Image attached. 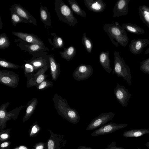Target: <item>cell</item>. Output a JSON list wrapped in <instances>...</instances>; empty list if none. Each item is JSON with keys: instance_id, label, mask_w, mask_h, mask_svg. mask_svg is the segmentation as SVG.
I'll list each match as a JSON object with an SVG mask.
<instances>
[{"instance_id": "d4e9b609", "label": "cell", "mask_w": 149, "mask_h": 149, "mask_svg": "<svg viewBox=\"0 0 149 149\" xmlns=\"http://www.w3.org/2000/svg\"><path fill=\"white\" fill-rule=\"evenodd\" d=\"M122 26L123 29L130 33L138 35L145 33L144 30L142 28L136 24L131 23H123Z\"/></svg>"}, {"instance_id": "52a82bcc", "label": "cell", "mask_w": 149, "mask_h": 149, "mask_svg": "<svg viewBox=\"0 0 149 149\" xmlns=\"http://www.w3.org/2000/svg\"><path fill=\"white\" fill-rule=\"evenodd\" d=\"M18 75L14 72L6 70H0V83L8 87L15 88L19 84Z\"/></svg>"}, {"instance_id": "cb8c5ba5", "label": "cell", "mask_w": 149, "mask_h": 149, "mask_svg": "<svg viewBox=\"0 0 149 149\" xmlns=\"http://www.w3.org/2000/svg\"><path fill=\"white\" fill-rule=\"evenodd\" d=\"M146 134H149V130L146 128L129 130L123 132V136L125 138L137 137Z\"/></svg>"}, {"instance_id": "2e32d148", "label": "cell", "mask_w": 149, "mask_h": 149, "mask_svg": "<svg viewBox=\"0 0 149 149\" xmlns=\"http://www.w3.org/2000/svg\"><path fill=\"white\" fill-rule=\"evenodd\" d=\"M149 44V40L147 39L139 38L132 40L129 45V49L134 55L141 53L144 48Z\"/></svg>"}, {"instance_id": "f6af8a7d", "label": "cell", "mask_w": 149, "mask_h": 149, "mask_svg": "<svg viewBox=\"0 0 149 149\" xmlns=\"http://www.w3.org/2000/svg\"><path fill=\"white\" fill-rule=\"evenodd\" d=\"M146 54H149V47L146 50L145 52Z\"/></svg>"}, {"instance_id": "277c9868", "label": "cell", "mask_w": 149, "mask_h": 149, "mask_svg": "<svg viewBox=\"0 0 149 149\" xmlns=\"http://www.w3.org/2000/svg\"><path fill=\"white\" fill-rule=\"evenodd\" d=\"M113 54L114 67L112 73L115 74L118 77H122L130 86L132 76L130 68L120 56L119 52L114 51Z\"/></svg>"}, {"instance_id": "ee69618b", "label": "cell", "mask_w": 149, "mask_h": 149, "mask_svg": "<svg viewBox=\"0 0 149 149\" xmlns=\"http://www.w3.org/2000/svg\"><path fill=\"white\" fill-rule=\"evenodd\" d=\"M0 29H2L3 27V23L1 21V17H0Z\"/></svg>"}, {"instance_id": "bcb514c9", "label": "cell", "mask_w": 149, "mask_h": 149, "mask_svg": "<svg viewBox=\"0 0 149 149\" xmlns=\"http://www.w3.org/2000/svg\"><path fill=\"white\" fill-rule=\"evenodd\" d=\"M146 147L149 149V142H147L145 144Z\"/></svg>"}, {"instance_id": "7402d4cb", "label": "cell", "mask_w": 149, "mask_h": 149, "mask_svg": "<svg viewBox=\"0 0 149 149\" xmlns=\"http://www.w3.org/2000/svg\"><path fill=\"white\" fill-rule=\"evenodd\" d=\"M99 62L104 70L109 73H110L112 69L111 66V61L109 59V51H102L99 56Z\"/></svg>"}, {"instance_id": "5bb4252c", "label": "cell", "mask_w": 149, "mask_h": 149, "mask_svg": "<svg viewBox=\"0 0 149 149\" xmlns=\"http://www.w3.org/2000/svg\"><path fill=\"white\" fill-rule=\"evenodd\" d=\"M14 42L17 43V45L22 50L25 52H28L30 54L38 52L41 51H48L47 47L37 44H31L19 39H15Z\"/></svg>"}, {"instance_id": "d6a6232c", "label": "cell", "mask_w": 149, "mask_h": 149, "mask_svg": "<svg viewBox=\"0 0 149 149\" xmlns=\"http://www.w3.org/2000/svg\"><path fill=\"white\" fill-rule=\"evenodd\" d=\"M10 41L6 34L3 33L0 35V49H4L8 48L10 45Z\"/></svg>"}, {"instance_id": "4dcf8cb0", "label": "cell", "mask_w": 149, "mask_h": 149, "mask_svg": "<svg viewBox=\"0 0 149 149\" xmlns=\"http://www.w3.org/2000/svg\"><path fill=\"white\" fill-rule=\"evenodd\" d=\"M50 39H49V41L54 47V48H62L64 47V44L62 38L56 35L54 36L52 42Z\"/></svg>"}, {"instance_id": "484cf974", "label": "cell", "mask_w": 149, "mask_h": 149, "mask_svg": "<svg viewBox=\"0 0 149 149\" xmlns=\"http://www.w3.org/2000/svg\"><path fill=\"white\" fill-rule=\"evenodd\" d=\"M63 51L59 52L61 56L67 61L72 60L76 54V48L73 45L70 46L67 48L63 47Z\"/></svg>"}, {"instance_id": "f546056e", "label": "cell", "mask_w": 149, "mask_h": 149, "mask_svg": "<svg viewBox=\"0 0 149 149\" xmlns=\"http://www.w3.org/2000/svg\"><path fill=\"white\" fill-rule=\"evenodd\" d=\"M86 34L85 32L83 33L81 42L86 51L88 53L91 54L93 48V42L91 39L86 37Z\"/></svg>"}, {"instance_id": "1f68e13d", "label": "cell", "mask_w": 149, "mask_h": 149, "mask_svg": "<svg viewBox=\"0 0 149 149\" xmlns=\"http://www.w3.org/2000/svg\"><path fill=\"white\" fill-rule=\"evenodd\" d=\"M10 11L11 22L13 26H16L18 23H20L30 24L26 19L22 17L15 12Z\"/></svg>"}, {"instance_id": "9c48e42d", "label": "cell", "mask_w": 149, "mask_h": 149, "mask_svg": "<svg viewBox=\"0 0 149 149\" xmlns=\"http://www.w3.org/2000/svg\"><path fill=\"white\" fill-rule=\"evenodd\" d=\"M50 68V66H45L35 72L31 77L27 78L26 87L29 88L35 86L36 87L43 81L46 79L48 75L45 72Z\"/></svg>"}, {"instance_id": "83f0119b", "label": "cell", "mask_w": 149, "mask_h": 149, "mask_svg": "<svg viewBox=\"0 0 149 149\" xmlns=\"http://www.w3.org/2000/svg\"><path fill=\"white\" fill-rule=\"evenodd\" d=\"M67 1L73 12L81 17H86V14L85 11L81 9L76 1L75 0Z\"/></svg>"}, {"instance_id": "b9f144b4", "label": "cell", "mask_w": 149, "mask_h": 149, "mask_svg": "<svg viewBox=\"0 0 149 149\" xmlns=\"http://www.w3.org/2000/svg\"><path fill=\"white\" fill-rule=\"evenodd\" d=\"M13 149H30L29 147L24 145H20L16 147Z\"/></svg>"}, {"instance_id": "7a4b0ae2", "label": "cell", "mask_w": 149, "mask_h": 149, "mask_svg": "<svg viewBox=\"0 0 149 149\" xmlns=\"http://www.w3.org/2000/svg\"><path fill=\"white\" fill-rule=\"evenodd\" d=\"M104 30L107 33L112 43L118 47L119 44L125 47L129 40L126 31L117 22L114 23L105 24Z\"/></svg>"}, {"instance_id": "d6986e66", "label": "cell", "mask_w": 149, "mask_h": 149, "mask_svg": "<svg viewBox=\"0 0 149 149\" xmlns=\"http://www.w3.org/2000/svg\"><path fill=\"white\" fill-rule=\"evenodd\" d=\"M88 9L94 13H102L105 9L106 4L102 0H84Z\"/></svg>"}, {"instance_id": "5b68a950", "label": "cell", "mask_w": 149, "mask_h": 149, "mask_svg": "<svg viewBox=\"0 0 149 149\" xmlns=\"http://www.w3.org/2000/svg\"><path fill=\"white\" fill-rule=\"evenodd\" d=\"M10 103V102H7L0 106V131L6 128L8 121L12 119L16 120L20 111L25 107L24 105H21L8 112L6 109Z\"/></svg>"}, {"instance_id": "30bf717a", "label": "cell", "mask_w": 149, "mask_h": 149, "mask_svg": "<svg viewBox=\"0 0 149 149\" xmlns=\"http://www.w3.org/2000/svg\"><path fill=\"white\" fill-rule=\"evenodd\" d=\"M126 123L117 124L112 122L106 124L93 131L90 134L92 136H97L111 133L127 126Z\"/></svg>"}, {"instance_id": "8d00e7d4", "label": "cell", "mask_w": 149, "mask_h": 149, "mask_svg": "<svg viewBox=\"0 0 149 149\" xmlns=\"http://www.w3.org/2000/svg\"><path fill=\"white\" fill-rule=\"evenodd\" d=\"M10 129H4L0 131V141L1 142L8 141L10 139Z\"/></svg>"}, {"instance_id": "603a6c76", "label": "cell", "mask_w": 149, "mask_h": 149, "mask_svg": "<svg viewBox=\"0 0 149 149\" xmlns=\"http://www.w3.org/2000/svg\"><path fill=\"white\" fill-rule=\"evenodd\" d=\"M40 18L41 21L45 25L50 26L51 25L52 21L50 13L46 6L43 7L40 3Z\"/></svg>"}, {"instance_id": "7c38bea8", "label": "cell", "mask_w": 149, "mask_h": 149, "mask_svg": "<svg viewBox=\"0 0 149 149\" xmlns=\"http://www.w3.org/2000/svg\"><path fill=\"white\" fill-rule=\"evenodd\" d=\"M114 94L118 101L123 107H126L132 95L123 85L117 83L114 89Z\"/></svg>"}, {"instance_id": "f35d334b", "label": "cell", "mask_w": 149, "mask_h": 149, "mask_svg": "<svg viewBox=\"0 0 149 149\" xmlns=\"http://www.w3.org/2000/svg\"><path fill=\"white\" fill-rule=\"evenodd\" d=\"M33 149H47V142H39L37 143L33 146Z\"/></svg>"}, {"instance_id": "7dc6e473", "label": "cell", "mask_w": 149, "mask_h": 149, "mask_svg": "<svg viewBox=\"0 0 149 149\" xmlns=\"http://www.w3.org/2000/svg\"><path fill=\"white\" fill-rule=\"evenodd\" d=\"M138 149H141V148H138Z\"/></svg>"}, {"instance_id": "4fadbf2b", "label": "cell", "mask_w": 149, "mask_h": 149, "mask_svg": "<svg viewBox=\"0 0 149 149\" xmlns=\"http://www.w3.org/2000/svg\"><path fill=\"white\" fill-rule=\"evenodd\" d=\"M48 131L50 136L47 141V149H61L65 146L66 141L64 135L54 133L50 129Z\"/></svg>"}, {"instance_id": "836d02e7", "label": "cell", "mask_w": 149, "mask_h": 149, "mask_svg": "<svg viewBox=\"0 0 149 149\" xmlns=\"http://www.w3.org/2000/svg\"><path fill=\"white\" fill-rule=\"evenodd\" d=\"M41 127L38 124L37 121L34 122L31 126L28 132L30 137H34L36 136L40 131Z\"/></svg>"}, {"instance_id": "d590c367", "label": "cell", "mask_w": 149, "mask_h": 149, "mask_svg": "<svg viewBox=\"0 0 149 149\" xmlns=\"http://www.w3.org/2000/svg\"><path fill=\"white\" fill-rule=\"evenodd\" d=\"M53 86V83L46 79L40 83L36 88L38 90L42 91Z\"/></svg>"}, {"instance_id": "ab89813d", "label": "cell", "mask_w": 149, "mask_h": 149, "mask_svg": "<svg viewBox=\"0 0 149 149\" xmlns=\"http://www.w3.org/2000/svg\"><path fill=\"white\" fill-rule=\"evenodd\" d=\"M10 141L8 140L1 142L0 149H10Z\"/></svg>"}, {"instance_id": "6da1fadb", "label": "cell", "mask_w": 149, "mask_h": 149, "mask_svg": "<svg viewBox=\"0 0 149 149\" xmlns=\"http://www.w3.org/2000/svg\"><path fill=\"white\" fill-rule=\"evenodd\" d=\"M52 100L55 108L59 115L72 124H76L79 122L80 117L78 112L70 107L65 99L56 93Z\"/></svg>"}, {"instance_id": "44dd1931", "label": "cell", "mask_w": 149, "mask_h": 149, "mask_svg": "<svg viewBox=\"0 0 149 149\" xmlns=\"http://www.w3.org/2000/svg\"><path fill=\"white\" fill-rule=\"evenodd\" d=\"M38 102V99L33 97L27 103L25 107V114L22 119L23 123H25L30 118L36 109Z\"/></svg>"}, {"instance_id": "e575fe53", "label": "cell", "mask_w": 149, "mask_h": 149, "mask_svg": "<svg viewBox=\"0 0 149 149\" xmlns=\"http://www.w3.org/2000/svg\"><path fill=\"white\" fill-rule=\"evenodd\" d=\"M0 66L1 67L9 69H18L21 68V66L2 58H0Z\"/></svg>"}, {"instance_id": "ba28073f", "label": "cell", "mask_w": 149, "mask_h": 149, "mask_svg": "<svg viewBox=\"0 0 149 149\" xmlns=\"http://www.w3.org/2000/svg\"><path fill=\"white\" fill-rule=\"evenodd\" d=\"M115 114L112 112L102 113L92 120L87 126L86 130L91 131L102 126L112 120Z\"/></svg>"}, {"instance_id": "e0dca14e", "label": "cell", "mask_w": 149, "mask_h": 149, "mask_svg": "<svg viewBox=\"0 0 149 149\" xmlns=\"http://www.w3.org/2000/svg\"><path fill=\"white\" fill-rule=\"evenodd\" d=\"M12 33L19 39L27 42L45 46L43 41L37 36L22 32L13 31Z\"/></svg>"}, {"instance_id": "8fae6325", "label": "cell", "mask_w": 149, "mask_h": 149, "mask_svg": "<svg viewBox=\"0 0 149 149\" xmlns=\"http://www.w3.org/2000/svg\"><path fill=\"white\" fill-rule=\"evenodd\" d=\"M93 70L91 65L81 64L74 70L72 76L76 80L82 81L88 79L92 74Z\"/></svg>"}, {"instance_id": "4316f807", "label": "cell", "mask_w": 149, "mask_h": 149, "mask_svg": "<svg viewBox=\"0 0 149 149\" xmlns=\"http://www.w3.org/2000/svg\"><path fill=\"white\" fill-rule=\"evenodd\" d=\"M138 10L140 19L149 28V7L143 5L139 6Z\"/></svg>"}, {"instance_id": "f1b7e54d", "label": "cell", "mask_w": 149, "mask_h": 149, "mask_svg": "<svg viewBox=\"0 0 149 149\" xmlns=\"http://www.w3.org/2000/svg\"><path fill=\"white\" fill-rule=\"evenodd\" d=\"M21 67L23 70L25 76L27 78L31 77L36 72L34 67L29 63H25L23 64Z\"/></svg>"}, {"instance_id": "60d3db41", "label": "cell", "mask_w": 149, "mask_h": 149, "mask_svg": "<svg viewBox=\"0 0 149 149\" xmlns=\"http://www.w3.org/2000/svg\"><path fill=\"white\" fill-rule=\"evenodd\" d=\"M104 149H125V148L122 147L116 146V142L112 141L110 144H108L107 148Z\"/></svg>"}, {"instance_id": "7bdbcfd3", "label": "cell", "mask_w": 149, "mask_h": 149, "mask_svg": "<svg viewBox=\"0 0 149 149\" xmlns=\"http://www.w3.org/2000/svg\"><path fill=\"white\" fill-rule=\"evenodd\" d=\"M77 149H94L90 147L84 146H79L78 147Z\"/></svg>"}, {"instance_id": "9a60e30c", "label": "cell", "mask_w": 149, "mask_h": 149, "mask_svg": "<svg viewBox=\"0 0 149 149\" xmlns=\"http://www.w3.org/2000/svg\"><path fill=\"white\" fill-rule=\"evenodd\" d=\"M10 11L17 14L22 17L26 19L29 23L35 25H37L36 19L25 8L19 4L12 5L10 8Z\"/></svg>"}, {"instance_id": "ffe728a7", "label": "cell", "mask_w": 149, "mask_h": 149, "mask_svg": "<svg viewBox=\"0 0 149 149\" xmlns=\"http://www.w3.org/2000/svg\"><path fill=\"white\" fill-rule=\"evenodd\" d=\"M50 74L52 80L56 81L61 72L60 64L57 63L54 54L49 55Z\"/></svg>"}, {"instance_id": "8992f818", "label": "cell", "mask_w": 149, "mask_h": 149, "mask_svg": "<svg viewBox=\"0 0 149 149\" xmlns=\"http://www.w3.org/2000/svg\"><path fill=\"white\" fill-rule=\"evenodd\" d=\"M46 51H41L32 54L33 57L28 60H24L25 63H29L35 68L36 72L47 66H50L49 55Z\"/></svg>"}, {"instance_id": "3957f363", "label": "cell", "mask_w": 149, "mask_h": 149, "mask_svg": "<svg viewBox=\"0 0 149 149\" xmlns=\"http://www.w3.org/2000/svg\"><path fill=\"white\" fill-rule=\"evenodd\" d=\"M54 4L55 11L60 21L73 27L78 23L70 8L62 0H55Z\"/></svg>"}, {"instance_id": "74e56055", "label": "cell", "mask_w": 149, "mask_h": 149, "mask_svg": "<svg viewBox=\"0 0 149 149\" xmlns=\"http://www.w3.org/2000/svg\"><path fill=\"white\" fill-rule=\"evenodd\" d=\"M139 69L144 73L149 74V58L140 62Z\"/></svg>"}, {"instance_id": "c3c4849f", "label": "cell", "mask_w": 149, "mask_h": 149, "mask_svg": "<svg viewBox=\"0 0 149 149\" xmlns=\"http://www.w3.org/2000/svg\"><path fill=\"white\" fill-rule=\"evenodd\" d=\"M32 149H33V148H32Z\"/></svg>"}, {"instance_id": "ac0fdd59", "label": "cell", "mask_w": 149, "mask_h": 149, "mask_svg": "<svg viewBox=\"0 0 149 149\" xmlns=\"http://www.w3.org/2000/svg\"><path fill=\"white\" fill-rule=\"evenodd\" d=\"M131 0H118L114 7L113 17L127 15L129 12L128 3Z\"/></svg>"}]
</instances>
